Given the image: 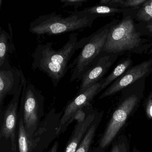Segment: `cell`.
Returning a JSON list of instances; mask_svg holds the SVG:
<instances>
[{"label": "cell", "mask_w": 152, "mask_h": 152, "mask_svg": "<svg viewBox=\"0 0 152 152\" xmlns=\"http://www.w3.org/2000/svg\"><path fill=\"white\" fill-rule=\"evenodd\" d=\"M60 1L64 4L63 7L73 6L75 10H77L78 8L81 7L83 3L87 2L88 0H60Z\"/></svg>", "instance_id": "21"}, {"label": "cell", "mask_w": 152, "mask_h": 152, "mask_svg": "<svg viewBox=\"0 0 152 152\" xmlns=\"http://www.w3.org/2000/svg\"><path fill=\"white\" fill-rule=\"evenodd\" d=\"M20 70L9 63L0 66V106L1 108L6 96L15 95L21 84Z\"/></svg>", "instance_id": "11"}, {"label": "cell", "mask_w": 152, "mask_h": 152, "mask_svg": "<svg viewBox=\"0 0 152 152\" xmlns=\"http://www.w3.org/2000/svg\"><path fill=\"white\" fill-rule=\"evenodd\" d=\"M148 2L149 5L152 7V1H148Z\"/></svg>", "instance_id": "28"}, {"label": "cell", "mask_w": 152, "mask_h": 152, "mask_svg": "<svg viewBox=\"0 0 152 152\" xmlns=\"http://www.w3.org/2000/svg\"><path fill=\"white\" fill-rule=\"evenodd\" d=\"M104 149H103V148H100L99 147V152H104Z\"/></svg>", "instance_id": "27"}, {"label": "cell", "mask_w": 152, "mask_h": 152, "mask_svg": "<svg viewBox=\"0 0 152 152\" xmlns=\"http://www.w3.org/2000/svg\"><path fill=\"white\" fill-rule=\"evenodd\" d=\"M97 114L95 112L91 113L88 115L84 121L77 122L64 152H76L86 132L96 119Z\"/></svg>", "instance_id": "13"}, {"label": "cell", "mask_w": 152, "mask_h": 152, "mask_svg": "<svg viewBox=\"0 0 152 152\" xmlns=\"http://www.w3.org/2000/svg\"><path fill=\"white\" fill-rule=\"evenodd\" d=\"M23 88V80L21 79V84L18 91L14 95L13 98L5 110L0 132L1 137L6 140L9 139L11 140L12 149L14 152H16V128L18 119V103Z\"/></svg>", "instance_id": "9"}, {"label": "cell", "mask_w": 152, "mask_h": 152, "mask_svg": "<svg viewBox=\"0 0 152 152\" xmlns=\"http://www.w3.org/2000/svg\"><path fill=\"white\" fill-rule=\"evenodd\" d=\"M152 58L144 61L129 69L115 80L100 95L99 99H102L116 94L139 79L147 75L152 70Z\"/></svg>", "instance_id": "8"}, {"label": "cell", "mask_w": 152, "mask_h": 152, "mask_svg": "<svg viewBox=\"0 0 152 152\" xmlns=\"http://www.w3.org/2000/svg\"><path fill=\"white\" fill-rule=\"evenodd\" d=\"M142 96V92L133 91L122 97L100 139L99 147L105 149L117 137L130 116L138 108Z\"/></svg>", "instance_id": "4"}, {"label": "cell", "mask_w": 152, "mask_h": 152, "mask_svg": "<svg viewBox=\"0 0 152 152\" xmlns=\"http://www.w3.org/2000/svg\"><path fill=\"white\" fill-rule=\"evenodd\" d=\"M115 55H106L99 57L83 75L77 95L87 90L102 80L116 59Z\"/></svg>", "instance_id": "10"}, {"label": "cell", "mask_w": 152, "mask_h": 152, "mask_svg": "<svg viewBox=\"0 0 152 152\" xmlns=\"http://www.w3.org/2000/svg\"><path fill=\"white\" fill-rule=\"evenodd\" d=\"M20 74L23 88L19 113L22 115L26 133L32 137L37 131L43 115L44 98L33 84L27 83L21 70Z\"/></svg>", "instance_id": "5"}, {"label": "cell", "mask_w": 152, "mask_h": 152, "mask_svg": "<svg viewBox=\"0 0 152 152\" xmlns=\"http://www.w3.org/2000/svg\"><path fill=\"white\" fill-rule=\"evenodd\" d=\"M137 16L139 20L144 22L152 21V7L149 5L148 1L143 4L137 14Z\"/></svg>", "instance_id": "19"}, {"label": "cell", "mask_w": 152, "mask_h": 152, "mask_svg": "<svg viewBox=\"0 0 152 152\" xmlns=\"http://www.w3.org/2000/svg\"><path fill=\"white\" fill-rule=\"evenodd\" d=\"M78 34H72L67 42L61 48L55 50L52 42L40 44L32 55V66L46 74L56 87L69 69V62L76 50L79 49Z\"/></svg>", "instance_id": "1"}, {"label": "cell", "mask_w": 152, "mask_h": 152, "mask_svg": "<svg viewBox=\"0 0 152 152\" xmlns=\"http://www.w3.org/2000/svg\"><path fill=\"white\" fill-rule=\"evenodd\" d=\"M58 141H56L54 143V145L52 146V147L50 148V150L48 152H57L58 149Z\"/></svg>", "instance_id": "24"}, {"label": "cell", "mask_w": 152, "mask_h": 152, "mask_svg": "<svg viewBox=\"0 0 152 152\" xmlns=\"http://www.w3.org/2000/svg\"><path fill=\"white\" fill-rule=\"evenodd\" d=\"M130 141L125 134L118 135L112 144L110 152H130Z\"/></svg>", "instance_id": "18"}, {"label": "cell", "mask_w": 152, "mask_h": 152, "mask_svg": "<svg viewBox=\"0 0 152 152\" xmlns=\"http://www.w3.org/2000/svg\"><path fill=\"white\" fill-rule=\"evenodd\" d=\"M112 26L111 23L108 24L91 35L78 41L79 49H82L73 63L69 64L68 68L72 69L70 82L81 80L83 75L103 52Z\"/></svg>", "instance_id": "3"}, {"label": "cell", "mask_w": 152, "mask_h": 152, "mask_svg": "<svg viewBox=\"0 0 152 152\" xmlns=\"http://www.w3.org/2000/svg\"><path fill=\"white\" fill-rule=\"evenodd\" d=\"M132 152H141L137 148L134 146L132 148Z\"/></svg>", "instance_id": "26"}, {"label": "cell", "mask_w": 152, "mask_h": 152, "mask_svg": "<svg viewBox=\"0 0 152 152\" xmlns=\"http://www.w3.org/2000/svg\"><path fill=\"white\" fill-rule=\"evenodd\" d=\"M18 144L19 152H36L39 143L48 131L47 123L38 127L33 136L30 137L26 133L21 114H18Z\"/></svg>", "instance_id": "12"}, {"label": "cell", "mask_w": 152, "mask_h": 152, "mask_svg": "<svg viewBox=\"0 0 152 152\" xmlns=\"http://www.w3.org/2000/svg\"><path fill=\"white\" fill-rule=\"evenodd\" d=\"M105 79H102L84 92L77 95L67 104L57 126L56 135H59L66 130L69 124L73 121L74 115L78 110L90 105L94 98L100 92V88Z\"/></svg>", "instance_id": "7"}, {"label": "cell", "mask_w": 152, "mask_h": 152, "mask_svg": "<svg viewBox=\"0 0 152 152\" xmlns=\"http://www.w3.org/2000/svg\"><path fill=\"white\" fill-rule=\"evenodd\" d=\"M144 105L147 117L149 120L152 121V91L147 97Z\"/></svg>", "instance_id": "20"}, {"label": "cell", "mask_w": 152, "mask_h": 152, "mask_svg": "<svg viewBox=\"0 0 152 152\" xmlns=\"http://www.w3.org/2000/svg\"><path fill=\"white\" fill-rule=\"evenodd\" d=\"M147 28L148 29V31L152 34V23H150L147 26Z\"/></svg>", "instance_id": "25"}, {"label": "cell", "mask_w": 152, "mask_h": 152, "mask_svg": "<svg viewBox=\"0 0 152 152\" xmlns=\"http://www.w3.org/2000/svg\"><path fill=\"white\" fill-rule=\"evenodd\" d=\"M146 0H123L122 5L127 7H135L144 4Z\"/></svg>", "instance_id": "22"}, {"label": "cell", "mask_w": 152, "mask_h": 152, "mask_svg": "<svg viewBox=\"0 0 152 152\" xmlns=\"http://www.w3.org/2000/svg\"><path fill=\"white\" fill-rule=\"evenodd\" d=\"M83 11L87 14L94 15L96 16H104L111 14L121 13L124 11V10L121 9L115 8L107 6L98 5L86 8L83 10Z\"/></svg>", "instance_id": "17"}, {"label": "cell", "mask_w": 152, "mask_h": 152, "mask_svg": "<svg viewBox=\"0 0 152 152\" xmlns=\"http://www.w3.org/2000/svg\"><path fill=\"white\" fill-rule=\"evenodd\" d=\"M103 112L98 113L96 119L91 125L75 152H88L93 141L97 129L102 120Z\"/></svg>", "instance_id": "15"}, {"label": "cell", "mask_w": 152, "mask_h": 152, "mask_svg": "<svg viewBox=\"0 0 152 152\" xmlns=\"http://www.w3.org/2000/svg\"><path fill=\"white\" fill-rule=\"evenodd\" d=\"M83 109V108L79 109L76 112L73 118V121L75 120L78 123L83 122L85 121L87 116Z\"/></svg>", "instance_id": "23"}, {"label": "cell", "mask_w": 152, "mask_h": 152, "mask_svg": "<svg viewBox=\"0 0 152 152\" xmlns=\"http://www.w3.org/2000/svg\"><path fill=\"white\" fill-rule=\"evenodd\" d=\"M97 17L80 11L71 12L69 16L52 12L42 15L30 23L29 31L37 35H58L91 27Z\"/></svg>", "instance_id": "2"}, {"label": "cell", "mask_w": 152, "mask_h": 152, "mask_svg": "<svg viewBox=\"0 0 152 152\" xmlns=\"http://www.w3.org/2000/svg\"><path fill=\"white\" fill-rule=\"evenodd\" d=\"M142 39L136 31L135 24L131 18H126L109 31L103 52L107 53H121L130 51L141 45Z\"/></svg>", "instance_id": "6"}, {"label": "cell", "mask_w": 152, "mask_h": 152, "mask_svg": "<svg viewBox=\"0 0 152 152\" xmlns=\"http://www.w3.org/2000/svg\"><path fill=\"white\" fill-rule=\"evenodd\" d=\"M132 64V61L130 58H129L124 59L119 64L117 65L113 71L105 79L104 83L100 88V91L104 89L113 83V82L117 80L119 77L121 76L124 72H125L126 70Z\"/></svg>", "instance_id": "16"}, {"label": "cell", "mask_w": 152, "mask_h": 152, "mask_svg": "<svg viewBox=\"0 0 152 152\" xmlns=\"http://www.w3.org/2000/svg\"><path fill=\"white\" fill-rule=\"evenodd\" d=\"M12 33L10 34L6 31L0 28V66L9 63V55L15 50L12 42Z\"/></svg>", "instance_id": "14"}, {"label": "cell", "mask_w": 152, "mask_h": 152, "mask_svg": "<svg viewBox=\"0 0 152 152\" xmlns=\"http://www.w3.org/2000/svg\"><path fill=\"white\" fill-rule=\"evenodd\" d=\"M149 53H150V54H152V49L150 50V51H149Z\"/></svg>", "instance_id": "29"}]
</instances>
